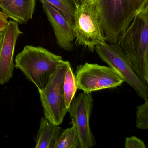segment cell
Instances as JSON below:
<instances>
[{
  "instance_id": "1",
  "label": "cell",
  "mask_w": 148,
  "mask_h": 148,
  "mask_svg": "<svg viewBox=\"0 0 148 148\" xmlns=\"http://www.w3.org/2000/svg\"><path fill=\"white\" fill-rule=\"evenodd\" d=\"M118 43L137 75L148 86V5L136 14Z\"/></svg>"
},
{
  "instance_id": "2",
  "label": "cell",
  "mask_w": 148,
  "mask_h": 148,
  "mask_svg": "<svg viewBox=\"0 0 148 148\" xmlns=\"http://www.w3.org/2000/svg\"><path fill=\"white\" fill-rule=\"evenodd\" d=\"M62 57L41 47L26 45L16 56L14 66L20 69L38 91L45 87Z\"/></svg>"
},
{
  "instance_id": "3",
  "label": "cell",
  "mask_w": 148,
  "mask_h": 148,
  "mask_svg": "<svg viewBox=\"0 0 148 148\" xmlns=\"http://www.w3.org/2000/svg\"><path fill=\"white\" fill-rule=\"evenodd\" d=\"M73 31L76 45L94 52L97 45L106 44L96 0L75 6Z\"/></svg>"
},
{
  "instance_id": "4",
  "label": "cell",
  "mask_w": 148,
  "mask_h": 148,
  "mask_svg": "<svg viewBox=\"0 0 148 148\" xmlns=\"http://www.w3.org/2000/svg\"><path fill=\"white\" fill-rule=\"evenodd\" d=\"M106 43H118L137 13L131 0H96Z\"/></svg>"
},
{
  "instance_id": "5",
  "label": "cell",
  "mask_w": 148,
  "mask_h": 148,
  "mask_svg": "<svg viewBox=\"0 0 148 148\" xmlns=\"http://www.w3.org/2000/svg\"><path fill=\"white\" fill-rule=\"evenodd\" d=\"M69 62L62 60L46 85L38 91L45 117L55 125L62 123L68 109L64 99L63 84Z\"/></svg>"
},
{
  "instance_id": "6",
  "label": "cell",
  "mask_w": 148,
  "mask_h": 148,
  "mask_svg": "<svg viewBox=\"0 0 148 148\" xmlns=\"http://www.w3.org/2000/svg\"><path fill=\"white\" fill-rule=\"evenodd\" d=\"M96 53L108 66L131 86L140 97L148 98V86L137 75L130 60L122 51L119 43L96 46Z\"/></svg>"
},
{
  "instance_id": "7",
  "label": "cell",
  "mask_w": 148,
  "mask_h": 148,
  "mask_svg": "<svg viewBox=\"0 0 148 148\" xmlns=\"http://www.w3.org/2000/svg\"><path fill=\"white\" fill-rule=\"evenodd\" d=\"M77 89L84 92H92L121 85L123 80L109 66L86 63L77 66Z\"/></svg>"
},
{
  "instance_id": "8",
  "label": "cell",
  "mask_w": 148,
  "mask_h": 148,
  "mask_svg": "<svg viewBox=\"0 0 148 148\" xmlns=\"http://www.w3.org/2000/svg\"><path fill=\"white\" fill-rule=\"evenodd\" d=\"M93 107L91 92H84L73 98L68 109L72 124L77 133L80 148H92L97 144L90 125Z\"/></svg>"
},
{
  "instance_id": "9",
  "label": "cell",
  "mask_w": 148,
  "mask_h": 148,
  "mask_svg": "<svg viewBox=\"0 0 148 148\" xmlns=\"http://www.w3.org/2000/svg\"><path fill=\"white\" fill-rule=\"evenodd\" d=\"M23 33L18 22L9 20L3 30V39L0 53V84L7 83L13 76L14 64V55L16 42Z\"/></svg>"
},
{
  "instance_id": "10",
  "label": "cell",
  "mask_w": 148,
  "mask_h": 148,
  "mask_svg": "<svg viewBox=\"0 0 148 148\" xmlns=\"http://www.w3.org/2000/svg\"><path fill=\"white\" fill-rule=\"evenodd\" d=\"M41 3L44 12L53 28L58 45L65 51H72L74 40L73 22L49 3L45 1Z\"/></svg>"
},
{
  "instance_id": "11",
  "label": "cell",
  "mask_w": 148,
  "mask_h": 148,
  "mask_svg": "<svg viewBox=\"0 0 148 148\" xmlns=\"http://www.w3.org/2000/svg\"><path fill=\"white\" fill-rule=\"evenodd\" d=\"M35 8V0H0L1 11L8 18L21 24L32 19Z\"/></svg>"
},
{
  "instance_id": "12",
  "label": "cell",
  "mask_w": 148,
  "mask_h": 148,
  "mask_svg": "<svg viewBox=\"0 0 148 148\" xmlns=\"http://www.w3.org/2000/svg\"><path fill=\"white\" fill-rule=\"evenodd\" d=\"M63 129L51 123L45 117L40 119V125L36 137V148H53Z\"/></svg>"
},
{
  "instance_id": "13",
  "label": "cell",
  "mask_w": 148,
  "mask_h": 148,
  "mask_svg": "<svg viewBox=\"0 0 148 148\" xmlns=\"http://www.w3.org/2000/svg\"><path fill=\"white\" fill-rule=\"evenodd\" d=\"M76 77L69 62L63 84L64 99L66 106L68 109L77 90Z\"/></svg>"
},
{
  "instance_id": "14",
  "label": "cell",
  "mask_w": 148,
  "mask_h": 148,
  "mask_svg": "<svg viewBox=\"0 0 148 148\" xmlns=\"http://www.w3.org/2000/svg\"><path fill=\"white\" fill-rule=\"evenodd\" d=\"M53 148H80L77 133L73 125L63 130L57 139Z\"/></svg>"
},
{
  "instance_id": "15",
  "label": "cell",
  "mask_w": 148,
  "mask_h": 148,
  "mask_svg": "<svg viewBox=\"0 0 148 148\" xmlns=\"http://www.w3.org/2000/svg\"><path fill=\"white\" fill-rule=\"evenodd\" d=\"M45 1L63 13L73 22L75 7L71 0H40Z\"/></svg>"
},
{
  "instance_id": "16",
  "label": "cell",
  "mask_w": 148,
  "mask_h": 148,
  "mask_svg": "<svg viewBox=\"0 0 148 148\" xmlns=\"http://www.w3.org/2000/svg\"><path fill=\"white\" fill-rule=\"evenodd\" d=\"M136 125L140 130H147L148 129V99H145L143 104L137 106L136 112Z\"/></svg>"
},
{
  "instance_id": "17",
  "label": "cell",
  "mask_w": 148,
  "mask_h": 148,
  "mask_svg": "<svg viewBox=\"0 0 148 148\" xmlns=\"http://www.w3.org/2000/svg\"><path fill=\"white\" fill-rule=\"evenodd\" d=\"M125 147V148H146L143 141L135 136L126 138Z\"/></svg>"
},
{
  "instance_id": "18",
  "label": "cell",
  "mask_w": 148,
  "mask_h": 148,
  "mask_svg": "<svg viewBox=\"0 0 148 148\" xmlns=\"http://www.w3.org/2000/svg\"><path fill=\"white\" fill-rule=\"evenodd\" d=\"M131 1L137 13L148 5V0H131Z\"/></svg>"
},
{
  "instance_id": "19",
  "label": "cell",
  "mask_w": 148,
  "mask_h": 148,
  "mask_svg": "<svg viewBox=\"0 0 148 148\" xmlns=\"http://www.w3.org/2000/svg\"><path fill=\"white\" fill-rule=\"evenodd\" d=\"M8 18L2 11L0 10V31H3L6 27L9 22Z\"/></svg>"
},
{
  "instance_id": "20",
  "label": "cell",
  "mask_w": 148,
  "mask_h": 148,
  "mask_svg": "<svg viewBox=\"0 0 148 148\" xmlns=\"http://www.w3.org/2000/svg\"><path fill=\"white\" fill-rule=\"evenodd\" d=\"M71 1L75 6L77 5H81L85 2L95 1V0H71Z\"/></svg>"
},
{
  "instance_id": "21",
  "label": "cell",
  "mask_w": 148,
  "mask_h": 148,
  "mask_svg": "<svg viewBox=\"0 0 148 148\" xmlns=\"http://www.w3.org/2000/svg\"><path fill=\"white\" fill-rule=\"evenodd\" d=\"M3 39V31H0V53L1 51Z\"/></svg>"
}]
</instances>
